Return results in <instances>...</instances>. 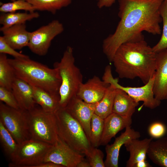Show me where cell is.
Returning <instances> with one entry per match:
<instances>
[{"instance_id": "obj_29", "label": "cell", "mask_w": 167, "mask_h": 167, "mask_svg": "<svg viewBox=\"0 0 167 167\" xmlns=\"http://www.w3.org/2000/svg\"><path fill=\"white\" fill-rule=\"evenodd\" d=\"M0 6L2 13L14 12L21 10L32 12L36 11L33 5L26 0H13L5 3L0 2Z\"/></svg>"}, {"instance_id": "obj_16", "label": "cell", "mask_w": 167, "mask_h": 167, "mask_svg": "<svg viewBox=\"0 0 167 167\" xmlns=\"http://www.w3.org/2000/svg\"><path fill=\"white\" fill-rule=\"evenodd\" d=\"M101 145H106L119 131L132 123L131 117L123 116L112 113L104 119Z\"/></svg>"}, {"instance_id": "obj_12", "label": "cell", "mask_w": 167, "mask_h": 167, "mask_svg": "<svg viewBox=\"0 0 167 167\" xmlns=\"http://www.w3.org/2000/svg\"><path fill=\"white\" fill-rule=\"evenodd\" d=\"M97 103H87L76 95L72 98L65 107L80 124L89 139L91 120Z\"/></svg>"}, {"instance_id": "obj_2", "label": "cell", "mask_w": 167, "mask_h": 167, "mask_svg": "<svg viewBox=\"0 0 167 167\" xmlns=\"http://www.w3.org/2000/svg\"><path fill=\"white\" fill-rule=\"evenodd\" d=\"M112 62L120 78H138L145 84L154 74L156 53L144 40L127 42L118 48Z\"/></svg>"}, {"instance_id": "obj_36", "label": "cell", "mask_w": 167, "mask_h": 167, "mask_svg": "<svg viewBox=\"0 0 167 167\" xmlns=\"http://www.w3.org/2000/svg\"><path fill=\"white\" fill-rule=\"evenodd\" d=\"M36 167H64L61 165L51 162H43Z\"/></svg>"}, {"instance_id": "obj_15", "label": "cell", "mask_w": 167, "mask_h": 167, "mask_svg": "<svg viewBox=\"0 0 167 167\" xmlns=\"http://www.w3.org/2000/svg\"><path fill=\"white\" fill-rule=\"evenodd\" d=\"M109 85L98 77L94 76L81 84L77 96L87 103H96L102 98Z\"/></svg>"}, {"instance_id": "obj_13", "label": "cell", "mask_w": 167, "mask_h": 167, "mask_svg": "<svg viewBox=\"0 0 167 167\" xmlns=\"http://www.w3.org/2000/svg\"><path fill=\"white\" fill-rule=\"evenodd\" d=\"M155 53L153 92L155 97L161 101L167 100V48Z\"/></svg>"}, {"instance_id": "obj_4", "label": "cell", "mask_w": 167, "mask_h": 167, "mask_svg": "<svg viewBox=\"0 0 167 167\" xmlns=\"http://www.w3.org/2000/svg\"><path fill=\"white\" fill-rule=\"evenodd\" d=\"M61 79L59 90L60 108H65L70 100L76 96L81 84L83 77L81 72L75 64L73 49L67 46L60 61L54 64Z\"/></svg>"}, {"instance_id": "obj_19", "label": "cell", "mask_w": 167, "mask_h": 167, "mask_svg": "<svg viewBox=\"0 0 167 167\" xmlns=\"http://www.w3.org/2000/svg\"><path fill=\"white\" fill-rule=\"evenodd\" d=\"M138 139L131 140L124 144L130 154L126 162V167H135L138 162L146 160L147 151L153 138H146L142 140Z\"/></svg>"}, {"instance_id": "obj_27", "label": "cell", "mask_w": 167, "mask_h": 167, "mask_svg": "<svg viewBox=\"0 0 167 167\" xmlns=\"http://www.w3.org/2000/svg\"><path fill=\"white\" fill-rule=\"evenodd\" d=\"M104 119L95 113L92 118L89 140L91 145L98 147L101 145L103 133Z\"/></svg>"}, {"instance_id": "obj_31", "label": "cell", "mask_w": 167, "mask_h": 167, "mask_svg": "<svg viewBox=\"0 0 167 167\" xmlns=\"http://www.w3.org/2000/svg\"><path fill=\"white\" fill-rule=\"evenodd\" d=\"M85 156L87 157L91 167H105L103 161L104 153L96 147L92 146Z\"/></svg>"}, {"instance_id": "obj_17", "label": "cell", "mask_w": 167, "mask_h": 167, "mask_svg": "<svg viewBox=\"0 0 167 167\" xmlns=\"http://www.w3.org/2000/svg\"><path fill=\"white\" fill-rule=\"evenodd\" d=\"M0 31L5 41L15 49H21L28 46L31 32L27 30L25 24L14 25Z\"/></svg>"}, {"instance_id": "obj_6", "label": "cell", "mask_w": 167, "mask_h": 167, "mask_svg": "<svg viewBox=\"0 0 167 167\" xmlns=\"http://www.w3.org/2000/svg\"><path fill=\"white\" fill-rule=\"evenodd\" d=\"M31 138L54 145L59 139L55 113L35 107L27 111Z\"/></svg>"}, {"instance_id": "obj_5", "label": "cell", "mask_w": 167, "mask_h": 167, "mask_svg": "<svg viewBox=\"0 0 167 167\" xmlns=\"http://www.w3.org/2000/svg\"><path fill=\"white\" fill-rule=\"evenodd\" d=\"M55 115L59 137L71 148L85 155L92 145L80 124L66 108H60Z\"/></svg>"}, {"instance_id": "obj_35", "label": "cell", "mask_w": 167, "mask_h": 167, "mask_svg": "<svg viewBox=\"0 0 167 167\" xmlns=\"http://www.w3.org/2000/svg\"><path fill=\"white\" fill-rule=\"evenodd\" d=\"M115 1V0H100L97 2V6L100 9L109 7L114 3Z\"/></svg>"}, {"instance_id": "obj_21", "label": "cell", "mask_w": 167, "mask_h": 167, "mask_svg": "<svg viewBox=\"0 0 167 167\" xmlns=\"http://www.w3.org/2000/svg\"><path fill=\"white\" fill-rule=\"evenodd\" d=\"M32 87L34 101L43 110L55 113L59 109V96L54 95L41 88Z\"/></svg>"}, {"instance_id": "obj_30", "label": "cell", "mask_w": 167, "mask_h": 167, "mask_svg": "<svg viewBox=\"0 0 167 167\" xmlns=\"http://www.w3.org/2000/svg\"><path fill=\"white\" fill-rule=\"evenodd\" d=\"M161 14L163 22L162 34L159 41L152 47L155 53L167 48V0H164L161 5Z\"/></svg>"}, {"instance_id": "obj_20", "label": "cell", "mask_w": 167, "mask_h": 167, "mask_svg": "<svg viewBox=\"0 0 167 167\" xmlns=\"http://www.w3.org/2000/svg\"><path fill=\"white\" fill-rule=\"evenodd\" d=\"M116 89L112 112L123 116L131 117L139 102L123 90Z\"/></svg>"}, {"instance_id": "obj_24", "label": "cell", "mask_w": 167, "mask_h": 167, "mask_svg": "<svg viewBox=\"0 0 167 167\" xmlns=\"http://www.w3.org/2000/svg\"><path fill=\"white\" fill-rule=\"evenodd\" d=\"M116 89L109 84L101 99L97 103L95 113L104 119L112 112Z\"/></svg>"}, {"instance_id": "obj_7", "label": "cell", "mask_w": 167, "mask_h": 167, "mask_svg": "<svg viewBox=\"0 0 167 167\" xmlns=\"http://www.w3.org/2000/svg\"><path fill=\"white\" fill-rule=\"evenodd\" d=\"M53 145L30 138L19 144L9 167H36L44 161Z\"/></svg>"}, {"instance_id": "obj_1", "label": "cell", "mask_w": 167, "mask_h": 167, "mask_svg": "<svg viewBox=\"0 0 167 167\" xmlns=\"http://www.w3.org/2000/svg\"><path fill=\"white\" fill-rule=\"evenodd\" d=\"M164 0H118L120 20L115 30L103 41V53L112 62L118 48L122 44L144 40L142 32L160 35L161 14Z\"/></svg>"}, {"instance_id": "obj_26", "label": "cell", "mask_w": 167, "mask_h": 167, "mask_svg": "<svg viewBox=\"0 0 167 167\" xmlns=\"http://www.w3.org/2000/svg\"><path fill=\"white\" fill-rule=\"evenodd\" d=\"M34 7L36 10L47 11L52 14L69 5L72 0H26Z\"/></svg>"}, {"instance_id": "obj_38", "label": "cell", "mask_w": 167, "mask_h": 167, "mask_svg": "<svg viewBox=\"0 0 167 167\" xmlns=\"http://www.w3.org/2000/svg\"><path fill=\"white\" fill-rule=\"evenodd\" d=\"M77 167H91V166L88 161H86L84 159L78 164Z\"/></svg>"}, {"instance_id": "obj_22", "label": "cell", "mask_w": 167, "mask_h": 167, "mask_svg": "<svg viewBox=\"0 0 167 167\" xmlns=\"http://www.w3.org/2000/svg\"><path fill=\"white\" fill-rule=\"evenodd\" d=\"M147 155L154 164L167 167V137H162L150 143Z\"/></svg>"}, {"instance_id": "obj_18", "label": "cell", "mask_w": 167, "mask_h": 167, "mask_svg": "<svg viewBox=\"0 0 167 167\" xmlns=\"http://www.w3.org/2000/svg\"><path fill=\"white\" fill-rule=\"evenodd\" d=\"M12 91L20 109L29 111L35 107L32 87L29 84L16 77L12 84Z\"/></svg>"}, {"instance_id": "obj_10", "label": "cell", "mask_w": 167, "mask_h": 167, "mask_svg": "<svg viewBox=\"0 0 167 167\" xmlns=\"http://www.w3.org/2000/svg\"><path fill=\"white\" fill-rule=\"evenodd\" d=\"M63 24L58 20H54L31 32L28 47L33 53L40 56L47 53L51 41L63 32Z\"/></svg>"}, {"instance_id": "obj_9", "label": "cell", "mask_w": 167, "mask_h": 167, "mask_svg": "<svg viewBox=\"0 0 167 167\" xmlns=\"http://www.w3.org/2000/svg\"><path fill=\"white\" fill-rule=\"evenodd\" d=\"M102 80L115 88L123 90L137 102L142 101L143 105L146 107L153 109L161 104V101L155 97L153 93L154 74L149 81L142 87H124L118 83V79L113 77L111 67L108 65L105 68Z\"/></svg>"}, {"instance_id": "obj_37", "label": "cell", "mask_w": 167, "mask_h": 167, "mask_svg": "<svg viewBox=\"0 0 167 167\" xmlns=\"http://www.w3.org/2000/svg\"><path fill=\"white\" fill-rule=\"evenodd\" d=\"M151 165L146 160H142L138 162L135 167H150Z\"/></svg>"}, {"instance_id": "obj_3", "label": "cell", "mask_w": 167, "mask_h": 167, "mask_svg": "<svg viewBox=\"0 0 167 167\" xmlns=\"http://www.w3.org/2000/svg\"><path fill=\"white\" fill-rule=\"evenodd\" d=\"M15 76L32 86L42 89L55 95L59 96L61 79L58 69L51 68L29 58H8Z\"/></svg>"}, {"instance_id": "obj_28", "label": "cell", "mask_w": 167, "mask_h": 167, "mask_svg": "<svg viewBox=\"0 0 167 167\" xmlns=\"http://www.w3.org/2000/svg\"><path fill=\"white\" fill-rule=\"evenodd\" d=\"M0 139L5 152L12 159L17 150L19 144L1 121Z\"/></svg>"}, {"instance_id": "obj_25", "label": "cell", "mask_w": 167, "mask_h": 167, "mask_svg": "<svg viewBox=\"0 0 167 167\" xmlns=\"http://www.w3.org/2000/svg\"><path fill=\"white\" fill-rule=\"evenodd\" d=\"M16 77L6 54L0 53V86L12 91V84Z\"/></svg>"}, {"instance_id": "obj_14", "label": "cell", "mask_w": 167, "mask_h": 167, "mask_svg": "<svg viewBox=\"0 0 167 167\" xmlns=\"http://www.w3.org/2000/svg\"><path fill=\"white\" fill-rule=\"evenodd\" d=\"M140 136L139 132L132 128L131 126L126 127L125 131L117 137L112 144L105 145L106 156L104 162L105 167H118L119 153L121 147L127 142L133 139H139Z\"/></svg>"}, {"instance_id": "obj_39", "label": "cell", "mask_w": 167, "mask_h": 167, "mask_svg": "<svg viewBox=\"0 0 167 167\" xmlns=\"http://www.w3.org/2000/svg\"><path fill=\"white\" fill-rule=\"evenodd\" d=\"M96 0L97 1V2H98V1H99L100 0Z\"/></svg>"}, {"instance_id": "obj_34", "label": "cell", "mask_w": 167, "mask_h": 167, "mask_svg": "<svg viewBox=\"0 0 167 167\" xmlns=\"http://www.w3.org/2000/svg\"><path fill=\"white\" fill-rule=\"evenodd\" d=\"M148 131L151 137L158 139L163 137L165 134L167 128L164 123L160 122H156L149 126Z\"/></svg>"}, {"instance_id": "obj_32", "label": "cell", "mask_w": 167, "mask_h": 167, "mask_svg": "<svg viewBox=\"0 0 167 167\" xmlns=\"http://www.w3.org/2000/svg\"><path fill=\"white\" fill-rule=\"evenodd\" d=\"M0 100L7 105L20 109L18 103L11 91L0 86Z\"/></svg>"}, {"instance_id": "obj_23", "label": "cell", "mask_w": 167, "mask_h": 167, "mask_svg": "<svg viewBox=\"0 0 167 167\" xmlns=\"http://www.w3.org/2000/svg\"><path fill=\"white\" fill-rule=\"evenodd\" d=\"M40 16L37 12L2 13L0 15V29L6 28L14 25L25 24L27 21L38 18Z\"/></svg>"}, {"instance_id": "obj_33", "label": "cell", "mask_w": 167, "mask_h": 167, "mask_svg": "<svg viewBox=\"0 0 167 167\" xmlns=\"http://www.w3.org/2000/svg\"><path fill=\"white\" fill-rule=\"evenodd\" d=\"M0 53L8 54L14 58L21 59L29 58V56L19 53L5 41L2 36H0Z\"/></svg>"}, {"instance_id": "obj_11", "label": "cell", "mask_w": 167, "mask_h": 167, "mask_svg": "<svg viewBox=\"0 0 167 167\" xmlns=\"http://www.w3.org/2000/svg\"><path fill=\"white\" fill-rule=\"evenodd\" d=\"M85 156L71 148L59 138L48 151L43 162H51L64 167H77L78 164L85 159Z\"/></svg>"}, {"instance_id": "obj_8", "label": "cell", "mask_w": 167, "mask_h": 167, "mask_svg": "<svg viewBox=\"0 0 167 167\" xmlns=\"http://www.w3.org/2000/svg\"><path fill=\"white\" fill-rule=\"evenodd\" d=\"M27 111L11 107L0 101V121L19 144L31 138Z\"/></svg>"}]
</instances>
